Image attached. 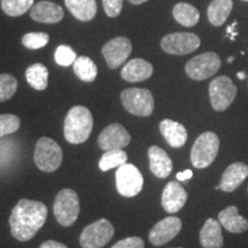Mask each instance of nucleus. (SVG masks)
<instances>
[{
  "instance_id": "nucleus-31",
  "label": "nucleus",
  "mask_w": 248,
  "mask_h": 248,
  "mask_svg": "<svg viewBox=\"0 0 248 248\" xmlns=\"http://www.w3.org/2000/svg\"><path fill=\"white\" fill-rule=\"evenodd\" d=\"M48 42L49 36L46 32H29L22 37V44L29 49L43 48Z\"/></svg>"
},
{
  "instance_id": "nucleus-23",
  "label": "nucleus",
  "mask_w": 248,
  "mask_h": 248,
  "mask_svg": "<svg viewBox=\"0 0 248 248\" xmlns=\"http://www.w3.org/2000/svg\"><path fill=\"white\" fill-rule=\"evenodd\" d=\"M64 4L70 13L82 22L91 21L97 14L95 0H64Z\"/></svg>"
},
{
  "instance_id": "nucleus-30",
  "label": "nucleus",
  "mask_w": 248,
  "mask_h": 248,
  "mask_svg": "<svg viewBox=\"0 0 248 248\" xmlns=\"http://www.w3.org/2000/svg\"><path fill=\"white\" fill-rule=\"evenodd\" d=\"M17 79L9 74H0V102L11 99L17 91Z\"/></svg>"
},
{
  "instance_id": "nucleus-35",
  "label": "nucleus",
  "mask_w": 248,
  "mask_h": 248,
  "mask_svg": "<svg viewBox=\"0 0 248 248\" xmlns=\"http://www.w3.org/2000/svg\"><path fill=\"white\" fill-rule=\"evenodd\" d=\"M110 248H145V244L141 238L129 237L114 244Z\"/></svg>"
},
{
  "instance_id": "nucleus-2",
  "label": "nucleus",
  "mask_w": 248,
  "mask_h": 248,
  "mask_svg": "<svg viewBox=\"0 0 248 248\" xmlns=\"http://www.w3.org/2000/svg\"><path fill=\"white\" fill-rule=\"evenodd\" d=\"M93 117L91 111L84 106H75L68 111L63 124V135L68 142L83 144L91 136Z\"/></svg>"
},
{
  "instance_id": "nucleus-25",
  "label": "nucleus",
  "mask_w": 248,
  "mask_h": 248,
  "mask_svg": "<svg viewBox=\"0 0 248 248\" xmlns=\"http://www.w3.org/2000/svg\"><path fill=\"white\" fill-rule=\"evenodd\" d=\"M172 15L175 20L184 27H194L200 18L197 7L187 2H178L172 9Z\"/></svg>"
},
{
  "instance_id": "nucleus-17",
  "label": "nucleus",
  "mask_w": 248,
  "mask_h": 248,
  "mask_svg": "<svg viewBox=\"0 0 248 248\" xmlns=\"http://www.w3.org/2000/svg\"><path fill=\"white\" fill-rule=\"evenodd\" d=\"M63 9L52 1H40L30 9L31 18L39 23H58L63 18Z\"/></svg>"
},
{
  "instance_id": "nucleus-12",
  "label": "nucleus",
  "mask_w": 248,
  "mask_h": 248,
  "mask_svg": "<svg viewBox=\"0 0 248 248\" xmlns=\"http://www.w3.org/2000/svg\"><path fill=\"white\" fill-rule=\"evenodd\" d=\"M102 55L110 69H117L125 62L132 52V45L126 37H116L109 40L101 49Z\"/></svg>"
},
{
  "instance_id": "nucleus-1",
  "label": "nucleus",
  "mask_w": 248,
  "mask_h": 248,
  "mask_svg": "<svg viewBox=\"0 0 248 248\" xmlns=\"http://www.w3.org/2000/svg\"><path fill=\"white\" fill-rule=\"evenodd\" d=\"M47 207L40 201L22 199L15 204L9 217L11 233L18 241H29L43 228Z\"/></svg>"
},
{
  "instance_id": "nucleus-38",
  "label": "nucleus",
  "mask_w": 248,
  "mask_h": 248,
  "mask_svg": "<svg viewBox=\"0 0 248 248\" xmlns=\"http://www.w3.org/2000/svg\"><path fill=\"white\" fill-rule=\"evenodd\" d=\"M129 1L133 5H140V4H144V2L148 1V0H129Z\"/></svg>"
},
{
  "instance_id": "nucleus-21",
  "label": "nucleus",
  "mask_w": 248,
  "mask_h": 248,
  "mask_svg": "<svg viewBox=\"0 0 248 248\" xmlns=\"http://www.w3.org/2000/svg\"><path fill=\"white\" fill-rule=\"evenodd\" d=\"M218 221L222 226L232 233H243L248 229V221L240 215L235 206H229L219 212Z\"/></svg>"
},
{
  "instance_id": "nucleus-10",
  "label": "nucleus",
  "mask_w": 248,
  "mask_h": 248,
  "mask_svg": "<svg viewBox=\"0 0 248 248\" xmlns=\"http://www.w3.org/2000/svg\"><path fill=\"white\" fill-rule=\"evenodd\" d=\"M221 68V59L214 52H206L192 58L185 66V71L190 78L203 80L215 75Z\"/></svg>"
},
{
  "instance_id": "nucleus-22",
  "label": "nucleus",
  "mask_w": 248,
  "mask_h": 248,
  "mask_svg": "<svg viewBox=\"0 0 248 248\" xmlns=\"http://www.w3.org/2000/svg\"><path fill=\"white\" fill-rule=\"evenodd\" d=\"M200 243L203 248H222L223 235L221 223L214 218H208L200 231Z\"/></svg>"
},
{
  "instance_id": "nucleus-15",
  "label": "nucleus",
  "mask_w": 248,
  "mask_h": 248,
  "mask_svg": "<svg viewBox=\"0 0 248 248\" xmlns=\"http://www.w3.org/2000/svg\"><path fill=\"white\" fill-rule=\"evenodd\" d=\"M187 200V193L178 182H169L162 192L161 203L163 209L170 214L181 210Z\"/></svg>"
},
{
  "instance_id": "nucleus-19",
  "label": "nucleus",
  "mask_w": 248,
  "mask_h": 248,
  "mask_svg": "<svg viewBox=\"0 0 248 248\" xmlns=\"http://www.w3.org/2000/svg\"><path fill=\"white\" fill-rule=\"evenodd\" d=\"M150 169L157 178H167L172 171V161L167 152L159 146H151L148 150Z\"/></svg>"
},
{
  "instance_id": "nucleus-6",
  "label": "nucleus",
  "mask_w": 248,
  "mask_h": 248,
  "mask_svg": "<svg viewBox=\"0 0 248 248\" xmlns=\"http://www.w3.org/2000/svg\"><path fill=\"white\" fill-rule=\"evenodd\" d=\"M123 107L130 114L136 116L147 117L154 110V98L150 90L131 88L121 93Z\"/></svg>"
},
{
  "instance_id": "nucleus-4",
  "label": "nucleus",
  "mask_w": 248,
  "mask_h": 248,
  "mask_svg": "<svg viewBox=\"0 0 248 248\" xmlns=\"http://www.w3.org/2000/svg\"><path fill=\"white\" fill-rule=\"evenodd\" d=\"M78 195L71 188H63L57 194L53 204L54 216L62 226H71L79 215Z\"/></svg>"
},
{
  "instance_id": "nucleus-36",
  "label": "nucleus",
  "mask_w": 248,
  "mask_h": 248,
  "mask_svg": "<svg viewBox=\"0 0 248 248\" xmlns=\"http://www.w3.org/2000/svg\"><path fill=\"white\" fill-rule=\"evenodd\" d=\"M39 248H68V247L64 244L59 243V241L47 240V241H44V243L40 245Z\"/></svg>"
},
{
  "instance_id": "nucleus-32",
  "label": "nucleus",
  "mask_w": 248,
  "mask_h": 248,
  "mask_svg": "<svg viewBox=\"0 0 248 248\" xmlns=\"http://www.w3.org/2000/svg\"><path fill=\"white\" fill-rule=\"evenodd\" d=\"M20 119L13 114L0 115V137L16 132L20 128Z\"/></svg>"
},
{
  "instance_id": "nucleus-29",
  "label": "nucleus",
  "mask_w": 248,
  "mask_h": 248,
  "mask_svg": "<svg viewBox=\"0 0 248 248\" xmlns=\"http://www.w3.org/2000/svg\"><path fill=\"white\" fill-rule=\"evenodd\" d=\"M35 0H1V9L6 15L17 17L30 11Z\"/></svg>"
},
{
  "instance_id": "nucleus-34",
  "label": "nucleus",
  "mask_w": 248,
  "mask_h": 248,
  "mask_svg": "<svg viewBox=\"0 0 248 248\" xmlns=\"http://www.w3.org/2000/svg\"><path fill=\"white\" fill-rule=\"evenodd\" d=\"M102 5L107 16L116 17L122 12L123 0H102Z\"/></svg>"
},
{
  "instance_id": "nucleus-37",
  "label": "nucleus",
  "mask_w": 248,
  "mask_h": 248,
  "mask_svg": "<svg viewBox=\"0 0 248 248\" xmlns=\"http://www.w3.org/2000/svg\"><path fill=\"white\" fill-rule=\"evenodd\" d=\"M192 176H193L192 170H185V171H183V172H178L177 176H176V178L181 182H186V181H188V179H191Z\"/></svg>"
},
{
  "instance_id": "nucleus-20",
  "label": "nucleus",
  "mask_w": 248,
  "mask_h": 248,
  "mask_svg": "<svg viewBox=\"0 0 248 248\" xmlns=\"http://www.w3.org/2000/svg\"><path fill=\"white\" fill-rule=\"evenodd\" d=\"M160 131L169 146L181 148L187 140V131L183 124L172 120H163L160 123Z\"/></svg>"
},
{
  "instance_id": "nucleus-39",
  "label": "nucleus",
  "mask_w": 248,
  "mask_h": 248,
  "mask_svg": "<svg viewBox=\"0 0 248 248\" xmlns=\"http://www.w3.org/2000/svg\"><path fill=\"white\" fill-rule=\"evenodd\" d=\"M237 77H238V78H239V79L243 80V79L246 78V74H245L244 71H240V73L237 74Z\"/></svg>"
},
{
  "instance_id": "nucleus-11",
  "label": "nucleus",
  "mask_w": 248,
  "mask_h": 248,
  "mask_svg": "<svg viewBox=\"0 0 248 248\" xmlns=\"http://www.w3.org/2000/svg\"><path fill=\"white\" fill-rule=\"evenodd\" d=\"M201 40L192 32H173L164 36L161 40V48L171 55H185L199 48Z\"/></svg>"
},
{
  "instance_id": "nucleus-13",
  "label": "nucleus",
  "mask_w": 248,
  "mask_h": 248,
  "mask_svg": "<svg viewBox=\"0 0 248 248\" xmlns=\"http://www.w3.org/2000/svg\"><path fill=\"white\" fill-rule=\"evenodd\" d=\"M131 141V136L122 124L111 123L102 130L98 137V145L101 150H122Z\"/></svg>"
},
{
  "instance_id": "nucleus-33",
  "label": "nucleus",
  "mask_w": 248,
  "mask_h": 248,
  "mask_svg": "<svg viewBox=\"0 0 248 248\" xmlns=\"http://www.w3.org/2000/svg\"><path fill=\"white\" fill-rule=\"evenodd\" d=\"M54 59L58 64L63 67H68L70 66V64H74V62H75L77 59V55L75 53V51H74L70 46L60 45L57 48V51H55Z\"/></svg>"
},
{
  "instance_id": "nucleus-8",
  "label": "nucleus",
  "mask_w": 248,
  "mask_h": 248,
  "mask_svg": "<svg viewBox=\"0 0 248 248\" xmlns=\"http://www.w3.org/2000/svg\"><path fill=\"white\" fill-rule=\"evenodd\" d=\"M237 86L228 76H218L209 84L210 104L216 111H224L230 107L237 95Z\"/></svg>"
},
{
  "instance_id": "nucleus-5",
  "label": "nucleus",
  "mask_w": 248,
  "mask_h": 248,
  "mask_svg": "<svg viewBox=\"0 0 248 248\" xmlns=\"http://www.w3.org/2000/svg\"><path fill=\"white\" fill-rule=\"evenodd\" d=\"M35 163L37 168L44 172H53L62 163V150L53 139L43 137L36 144Z\"/></svg>"
},
{
  "instance_id": "nucleus-3",
  "label": "nucleus",
  "mask_w": 248,
  "mask_h": 248,
  "mask_svg": "<svg viewBox=\"0 0 248 248\" xmlns=\"http://www.w3.org/2000/svg\"><path fill=\"white\" fill-rule=\"evenodd\" d=\"M219 150V139L216 133L207 131L201 133L191 150V162L195 168L204 169L216 159Z\"/></svg>"
},
{
  "instance_id": "nucleus-16",
  "label": "nucleus",
  "mask_w": 248,
  "mask_h": 248,
  "mask_svg": "<svg viewBox=\"0 0 248 248\" xmlns=\"http://www.w3.org/2000/svg\"><path fill=\"white\" fill-rule=\"evenodd\" d=\"M153 75V66L144 59H132L122 68L121 76L129 83L144 82Z\"/></svg>"
},
{
  "instance_id": "nucleus-40",
  "label": "nucleus",
  "mask_w": 248,
  "mask_h": 248,
  "mask_svg": "<svg viewBox=\"0 0 248 248\" xmlns=\"http://www.w3.org/2000/svg\"><path fill=\"white\" fill-rule=\"evenodd\" d=\"M233 59H234V58H233V57H231V58H229V59H228V62H230V63H231V62H232V61H233Z\"/></svg>"
},
{
  "instance_id": "nucleus-7",
  "label": "nucleus",
  "mask_w": 248,
  "mask_h": 248,
  "mask_svg": "<svg viewBox=\"0 0 248 248\" xmlns=\"http://www.w3.org/2000/svg\"><path fill=\"white\" fill-rule=\"evenodd\" d=\"M114 226L109 221L101 218L83 229L79 235L82 248H102L114 237Z\"/></svg>"
},
{
  "instance_id": "nucleus-41",
  "label": "nucleus",
  "mask_w": 248,
  "mask_h": 248,
  "mask_svg": "<svg viewBox=\"0 0 248 248\" xmlns=\"http://www.w3.org/2000/svg\"><path fill=\"white\" fill-rule=\"evenodd\" d=\"M244 1H248V0H244Z\"/></svg>"
},
{
  "instance_id": "nucleus-18",
  "label": "nucleus",
  "mask_w": 248,
  "mask_h": 248,
  "mask_svg": "<svg viewBox=\"0 0 248 248\" xmlns=\"http://www.w3.org/2000/svg\"><path fill=\"white\" fill-rule=\"evenodd\" d=\"M248 177V166L243 162L232 163L225 171L223 172L219 190L224 192H233L243 184V182Z\"/></svg>"
},
{
  "instance_id": "nucleus-14",
  "label": "nucleus",
  "mask_w": 248,
  "mask_h": 248,
  "mask_svg": "<svg viewBox=\"0 0 248 248\" xmlns=\"http://www.w3.org/2000/svg\"><path fill=\"white\" fill-rule=\"evenodd\" d=\"M181 218L176 216H168L153 226L150 234H148V240L154 246H162V245H166L170 240H172L181 232Z\"/></svg>"
},
{
  "instance_id": "nucleus-9",
  "label": "nucleus",
  "mask_w": 248,
  "mask_h": 248,
  "mask_svg": "<svg viewBox=\"0 0 248 248\" xmlns=\"http://www.w3.org/2000/svg\"><path fill=\"white\" fill-rule=\"evenodd\" d=\"M116 190L122 197L131 198L140 193L144 186V177L136 166L125 163L117 168L115 173Z\"/></svg>"
},
{
  "instance_id": "nucleus-26",
  "label": "nucleus",
  "mask_w": 248,
  "mask_h": 248,
  "mask_svg": "<svg viewBox=\"0 0 248 248\" xmlns=\"http://www.w3.org/2000/svg\"><path fill=\"white\" fill-rule=\"evenodd\" d=\"M27 82L37 91H44L48 85V69L44 64H31L26 70Z\"/></svg>"
},
{
  "instance_id": "nucleus-24",
  "label": "nucleus",
  "mask_w": 248,
  "mask_h": 248,
  "mask_svg": "<svg viewBox=\"0 0 248 248\" xmlns=\"http://www.w3.org/2000/svg\"><path fill=\"white\" fill-rule=\"evenodd\" d=\"M232 0H213L207 9V16L214 27H221L231 14Z\"/></svg>"
},
{
  "instance_id": "nucleus-28",
  "label": "nucleus",
  "mask_w": 248,
  "mask_h": 248,
  "mask_svg": "<svg viewBox=\"0 0 248 248\" xmlns=\"http://www.w3.org/2000/svg\"><path fill=\"white\" fill-rule=\"evenodd\" d=\"M126 161H128V154L123 150L105 151L99 161V168L102 171H107V170L119 168L125 164Z\"/></svg>"
},
{
  "instance_id": "nucleus-27",
  "label": "nucleus",
  "mask_w": 248,
  "mask_h": 248,
  "mask_svg": "<svg viewBox=\"0 0 248 248\" xmlns=\"http://www.w3.org/2000/svg\"><path fill=\"white\" fill-rule=\"evenodd\" d=\"M74 73L80 80L86 83H91L97 78L98 68L92 59L88 57H79L73 64Z\"/></svg>"
}]
</instances>
